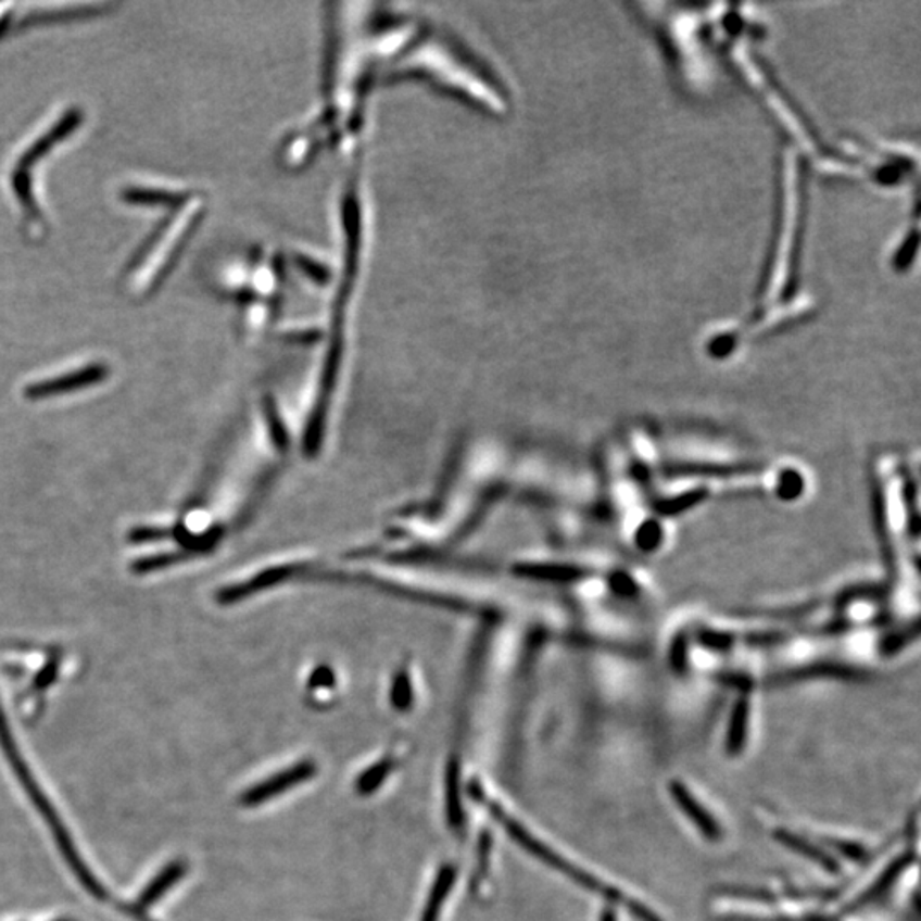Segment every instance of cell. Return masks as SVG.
Segmentation results:
<instances>
[{
    "label": "cell",
    "instance_id": "cell-1",
    "mask_svg": "<svg viewBox=\"0 0 921 921\" xmlns=\"http://www.w3.org/2000/svg\"><path fill=\"white\" fill-rule=\"evenodd\" d=\"M492 812L496 816V818L502 819L504 827L507 828L508 834H510V836H513L519 845L525 846L529 854L534 855V857L540 858L541 862L553 867V869L558 870L562 874L572 879V881L577 882L580 887H584V890L591 891V893L600 894V896H603L604 899H608L611 905L623 906V908H627V910L630 911V914L639 921H664L663 918H660L656 911L651 910L648 906L642 905V903L636 901V899L628 898L627 894L621 893L620 890H616V887L609 886V884H604V882L600 881V879L594 878V875L589 874L585 870L579 869V867L568 862V860H565L564 857L555 854V851L550 850L548 846L538 842L537 838H532L531 834H529L528 831L522 830L516 821L505 818L504 812H502L499 807L493 806Z\"/></svg>",
    "mask_w": 921,
    "mask_h": 921
},
{
    "label": "cell",
    "instance_id": "cell-2",
    "mask_svg": "<svg viewBox=\"0 0 921 921\" xmlns=\"http://www.w3.org/2000/svg\"><path fill=\"white\" fill-rule=\"evenodd\" d=\"M798 193L797 164L794 154L788 155L785 173V209H783V226L779 238V250L774 254L773 272L768 283L767 302L774 301L782 294L783 286L791 270L792 251H794L795 230H797Z\"/></svg>",
    "mask_w": 921,
    "mask_h": 921
},
{
    "label": "cell",
    "instance_id": "cell-3",
    "mask_svg": "<svg viewBox=\"0 0 921 921\" xmlns=\"http://www.w3.org/2000/svg\"><path fill=\"white\" fill-rule=\"evenodd\" d=\"M734 55L735 60H737L739 62V65L743 67L744 74H746L747 79H749L750 83L755 84L756 88H758L759 91L765 92V94H767L765 96V98H767L768 103L771 104V108H773L774 112H777V115H779V118L782 119L783 124L788 127V130L794 134L795 139H797L798 142L803 143L804 148L809 149V151L810 149H815V143L810 142V139L809 137H807L806 130H804L803 125H800V122H797V118L792 115L791 110H788V106H786V104L783 103L782 100H780V96L774 92V89L768 86L767 80H765V77H762L761 71H759V68H756L755 62L749 59V55H747L746 50H744L743 47H735Z\"/></svg>",
    "mask_w": 921,
    "mask_h": 921
},
{
    "label": "cell",
    "instance_id": "cell-4",
    "mask_svg": "<svg viewBox=\"0 0 921 921\" xmlns=\"http://www.w3.org/2000/svg\"><path fill=\"white\" fill-rule=\"evenodd\" d=\"M106 376L108 367L101 366V364H94V366L84 367V369L77 370V373L65 374V376H60V378L29 386L24 391V394L29 400H43V398H52L56 396V394L83 390V388H88V386L98 384Z\"/></svg>",
    "mask_w": 921,
    "mask_h": 921
},
{
    "label": "cell",
    "instance_id": "cell-5",
    "mask_svg": "<svg viewBox=\"0 0 921 921\" xmlns=\"http://www.w3.org/2000/svg\"><path fill=\"white\" fill-rule=\"evenodd\" d=\"M669 794H671L676 806L680 807L681 812L695 824L703 838L708 840V842H720L722 840L723 831L719 821L703 807L695 795L687 791L684 783H681L680 780H672L669 783Z\"/></svg>",
    "mask_w": 921,
    "mask_h": 921
},
{
    "label": "cell",
    "instance_id": "cell-6",
    "mask_svg": "<svg viewBox=\"0 0 921 921\" xmlns=\"http://www.w3.org/2000/svg\"><path fill=\"white\" fill-rule=\"evenodd\" d=\"M914 860H917V855L913 851H906V854L899 855L898 858H894L893 862L886 869L882 870L881 874L874 879V882L863 893L858 894L854 901L843 906L840 913L843 917H850L855 911L862 910L870 903L878 901L881 896H884L893 887L894 882L901 878L903 872L908 867L913 866Z\"/></svg>",
    "mask_w": 921,
    "mask_h": 921
},
{
    "label": "cell",
    "instance_id": "cell-7",
    "mask_svg": "<svg viewBox=\"0 0 921 921\" xmlns=\"http://www.w3.org/2000/svg\"><path fill=\"white\" fill-rule=\"evenodd\" d=\"M314 771H316V768H314L313 762H301L298 767L289 768L282 774H277V777L268 780V782L260 783V785L248 791L247 794L242 795V804L244 806H258V804L265 803L268 798L282 794L290 786L298 785V783L304 782V780H310Z\"/></svg>",
    "mask_w": 921,
    "mask_h": 921
},
{
    "label": "cell",
    "instance_id": "cell-8",
    "mask_svg": "<svg viewBox=\"0 0 921 921\" xmlns=\"http://www.w3.org/2000/svg\"><path fill=\"white\" fill-rule=\"evenodd\" d=\"M773 836L777 842L782 843L788 850L795 851L800 857H806L810 862H815L821 869L828 870L830 874L842 872V863L836 860L833 854L824 850L821 846L815 845V843L807 842L803 836H797V834L788 830H777Z\"/></svg>",
    "mask_w": 921,
    "mask_h": 921
},
{
    "label": "cell",
    "instance_id": "cell-9",
    "mask_svg": "<svg viewBox=\"0 0 921 921\" xmlns=\"http://www.w3.org/2000/svg\"><path fill=\"white\" fill-rule=\"evenodd\" d=\"M80 119H83V115H80L79 110H72V112H68L64 118L56 122L55 127L48 131V134H45L40 140H36L31 148L26 151V154L21 157L20 169H24L26 166H31V164H35L36 161L41 160L47 152H50V149H52L55 143H59L60 140H64L72 130H76V128L79 127Z\"/></svg>",
    "mask_w": 921,
    "mask_h": 921
},
{
    "label": "cell",
    "instance_id": "cell-10",
    "mask_svg": "<svg viewBox=\"0 0 921 921\" xmlns=\"http://www.w3.org/2000/svg\"><path fill=\"white\" fill-rule=\"evenodd\" d=\"M747 731H749V703L746 698L739 699L732 710L726 735V753L729 756H739L747 744Z\"/></svg>",
    "mask_w": 921,
    "mask_h": 921
},
{
    "label": "cell",
    "instance_id": "cell-11",
    "mask_svg": "<svg viewBox=\"0 0 921 921\" xmlns=\"http://www.w3.org/2000/svg\"><path fill=\"white\" fill-rule=\"evenodd\" d=\"M185 872H187V866L184 862H173L166 867V869L161 872L154 881L149 884L148 890L143 891L140 894L139 899L136 903V910L142 911L148 910L154 905L161 896L167 893V891L172 890L175 886L176 882L179 879L184 878Z\"/></svg>",
    "mask_w": 921,
    "mask_h": 921
},
{
    "label": "cell",
    "instance_id": "cell-12",
    "mask_svg": "<svg viewBox=\"0 0 921 921\" xmlns=\"http://www.w3.org/2000/svg\"><path fill=\"white\" fill-rule=\"evenodd\" d=\"M124 199L137 205H179L187 200V195L173 193V191L148 190V188H128L124 191Z\"/></svg>",
    "mask_w": 921,
    "mask_h": 921
},
{
    "label": "cell",
    "instance_id": "cell-13",
    "mask_svg": "<svg viewBox=\"0 0 921 921\" xmlns=\"http://www.w3.org/2000/svg\"><path fill=\"white\" fill-rule=\"evenodd\" d=\"M454 875L456 874H454V870L451 869V867H445V869L442 870L438 882H436V887H433L432 896H430L429 905H427L426 913H424L421 921H438L439 910H441L442 901H444L445 896L450 893L451 886H453Z\"/></svg>",
    "mask_w": 921,
    "mask_h": 921
},
{
    "label": "cell",
    "instance_id": "cell-14",
    "mask_svg": "<svg viewBox=\"0 0 921 921\" xmlns=\"http://www.w3.org/2000/svg\"><path fill=\"white\" fill-rule=\"evenodd\" d=\"M824 843L838 851L843 858H848L850 862H862L867 858V848L860 843L848 842V840L824 838Z\"/></svg>",
    "mask_w": 921,
    "mask_h": 921
},
{
    "label": "cell",
    "instance_id": "cell-15",
    "mask_svg": "<svg viewBox=\"0 0 921 921\" xmlns=\"http://www.w3.org/2000/svg\"><path fill=\"white\" fill-rule=\"evenodd\" d=\"M184 556L185 553L151 556V558H143V560L136 562V564L131 565V570L137 573L152 572V570H157V568L169 567V565L175 564V562L181 560Z\"/></svg>",
    "mask_w": 921,
    "mask_h": 921
},
{
    "label": "cell",
    "instance_id": "cell-16",
    "mask_svg": "<svg viewBox=\"0 0 921 921\" xmlns=\"http://www.w3.org/2000/svg\"><path fill=\"white\" fill-rule=\"evenodd\" d=\"M12 185H14V190H16V195L20 197L21 202H23L24 207L28 212H38L36 211V202L33 200L31 195V187H29V179L26 172L23 169H17L14 173V179H12Z\"/></svg>",
    "mask_w": 921,
    "mask_h": 921
},
{
    "label": "cell",
    "instance_id": "cell-17",
    "mask_svg": "<svg viewBox=\"0 0 921 921\" xmlns=\"http://www.w3.org/2000/svg\"><path fill=\"white\" fill-rule=\"evenodd\" d=\"M390 770L391 762L384 761L381 762V765H378V767H374L373 770L367 771V773L364 774V779H361V782H358V792H361V794H369L370 791H374V788L382 782L386 773Z\"/></svg>",
    "mask_w": 921,
    "mask_h": 921
},
{
    "label": "cell",
    "instance_id": "cell-18",
    "mask_svg": "<svg viewBox=\"0 0 921 921\" xmlns=\"http://www.w3.org/2000/svg\"><path fill=\"white\" fill-rule=\"evenodd\" d=\"M600 921H618L615 908H613V906H606L603 913H601Z\"/></svg>",
    "mask_w": 921,
    "mask_h": 921
}]
</instances>
